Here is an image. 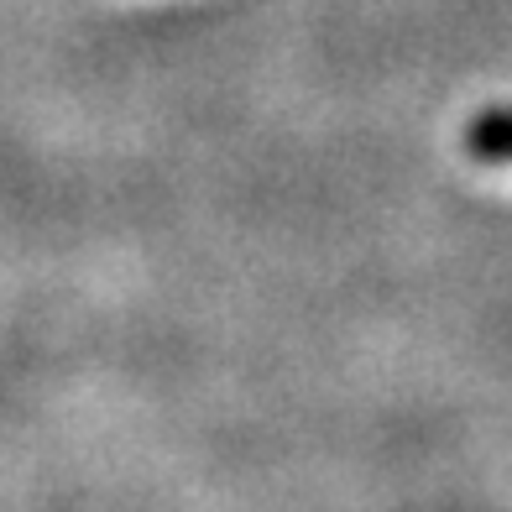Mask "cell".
Here are the masks:
<instances>
[{"label": "cell", "mask_w": 512, "mask_h": 512, "mask_svg": "<svg viewBox=\"0 0 512 512\" xmlns=\"http://www.w3.org/2000/svg\"><path fill=\"white\" fill-rule=\"evenodd\" d=\"M465 152L476 162H507L512 168V105H492L465 126Z\"/></svg>", "instance_id": "obj_1"}]
</instances>
